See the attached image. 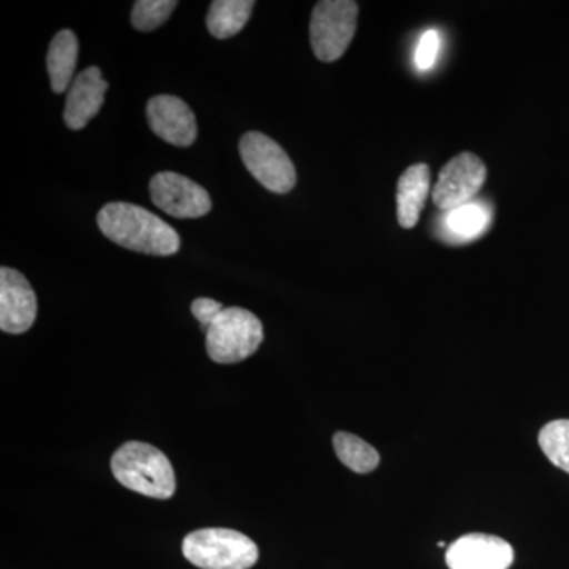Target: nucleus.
Returning a JSON list of instances; mask_svg holds the SVG:
<instances>
[{
  "mask_svg": "<svg viewBox=\"0 0 569 569\" xmlns=\"http://www.w3.org/2000/svg\"><path fill=\"white\" fill-rule=\"evenodd\" d=\"M100 231L114 244L156 257H170L181 247V238L171 224L156 213L130 203H110L97 216Z\"/></svg>",
  "mask_w": 569,
  "mask_h": 569,
  "instance_id": "1",
  "label": "nucleus"
},
{
  "mask_svg": "<svg viewBox=\"0 0 569 569\" xmlns=\"http://www.w3.org/2000/svg\"><path fill=\"white\" fill-rule=\"evenodd\" d=\"M111 471L123 488L141 496L168 500L176 492L170 459L160 449L142 441H127L111 458Z\"/></svg>",
  "mask_w": 569,
  "mask_h": 569,
  "instance_id": "2",
  "label": "nucleus"
},
{
  "mask_svg": "<svg viewBox=\"0 0 569 569\" xmlns=\"http://www.w3.org/2000/svg\"><path fill=\"white\" fill-rule=\"evenodd\" d=\"M183 557L201 569H250L260 559L252 539L231 529H201L182 541Z\"/></svg>",
  "mask_w": 569,
  "mask_h": 569,
  "instance_id": "3",
  "label": "nucleus"
},
{
  "mask_svg": "<svg viewBox=\"0 0 569 569\" xmlns=\"http://www.w3.org/2000/svg\"><path fill=\"white\" fill-rule=\"evenodd\" d=\"M263 325L250 310L227 307L206 331V351L217 365H238L263 343Z\"/></svg>",
  "mask_w": 569,
  "mask_h": 569,
  "instance_id": "4",
  "label": "nucleus"
},
{
  "mask_svg": "<svg viewBox=\"0 0 569 569\" xmlns=\"http://www.w3.org/2000/svg\"><path fill=\"white\" fill-rule=\"evenodd\" d=\"M358 3L353 0H321L310 20V43L321 62L339 61L358 28Z\"/></svg>",
  "mask_w": 569,
  "mask_h": 569,
  "instance_id": "5",
  "label": "nucleus"
},
{
  "mask_svg": "<svg viewBox=\"0 0 569 569\" xmlns=\"http://www.w3.org/2000/svg\"><path fill=\"white\" fill-rule=\"evenodd\" d=\"M239 153L247 170L264 189L283 194L296 186V170L282 146L264 133L249 132L239 141Z\"/></svg>",
  "mask_w": 569,
  "mask_h": 569,
  "instance_id": "6",
  "label": "nucleus"
},
{
  "mask_svg": "<svg viewBox=\"0 0 569 569\" xmlns=\"http://www.w3.org/2000/svg\"><path fill=\"white\" fill-rule=\"evenodd\" d=\"M486 178L488 168L478 156L459 153L441 168L432 190L433 203L447 212L470 203L485 186Z\"/></svg>",
  "mask_w": 569,
  "mask_h": 569,
  "instance_id": "7",
  "label": "nucleus"
},
{
  "mask_svg": "<svg viewBox=\"0 0 569 569\" xmlns=\"http://www.w3.org/2000/svg\"><path fill=\"white\" fill-rule=\"evenodd\" d=\"M152 203L176 219H198L211 212L208 190L186 176L163 171L149 183Z\"/></svg>",
  "mask_w": 569,
  "mask_h": 569,
  "instance_id": "8",
  "label": "nucleus"
},
{
  "mask_svg": "<svg viewBox=\"0 0 569 569\" xmlns=\"http://www.w3.org/2000/svg\"><path fill=\"white\" fill-rule=\"evenodd\" d=\"M37 318V296L17 269H0V329L7 335H24Z\"/></svg>",
  "mask_w": 569,
  "mask_h": 569,
  "instance_id": "9",
  "label": "nucleus"
},
{
  "mask_svg": "<svg viewBox=\"0 0 569 569\" xmlns=\"http://www.w3.org/2000/svg\"><path fill=\"white\" fill-rule=\"evenodd\" d=\"M512 561V546L493 535H466L456 539L447 550L449 569H509Z\"/></svg>",
  "mask_w": 569,
  "mask_h": 569,
  "instance_id": "10",
  "label": "nucleus"
},
{
  "mask_svg": "<svg viewBox=\"0 0 569 569\" xmlns=\"http://www.w3.org/2000/svg\"><path fill=\"white\" fill-rule=\"evenodd\" d=\"M149 127L160 140L189 148L197 141V118L189 104L174 96L152 97L146 108Z\"/></svg>",
  "mask_w": 569,
  "mask_h": 569,
  "instance_id": "11",
  "label": "nucleus"
},
{
  "mask_svg": "<svg viewBox=\"0 0 569 569\" xmlns=\"http://www.w3.org/2000/svg\"><path fill=\"white\" fill-rule=\"evenodd\" d=\"M108 91V82L103 80L102 70L99 67H89L82 70L67 93L63 121L70 130H81L88 126L91 119L99 114L104 102V93Z\"/></svg>",
  "mask_w": 569,
  "mask_h": 569,
  "instance_id": "12",
  "label": "nucleus"
},
{
  "mask_svg": "<svg viewBox=\"0 0 569 569\" xmlns=\"http://www.w3.org/2000/svg\"><path fill=\"white\" fill-rule=\"evenodd\" d=\"M430 193V168L426 163L411 164L397 182V220L400 227H417L427 197Z\"/></svg>",
  "mask_w": 569,
  "mask_h": 569,
  "instance_id": "13",
  "label": "nucleus"
},
{
  "mask_svg": "<svg viewBox=\"0 0 569 569\" xmlns=\"http://www.w3.org/2000/svg\"><path fill=\"white\" fill-rule=\"evenodd\" d=\"M77 36L69 29L56 33L48 50V73H50L51 88L56 93L69 91L71 78H73L74 69L78 61Z\"/></svg>",
  "mask_w": 569,
  "mask_h": 569,
  "instance_id": "14",
  "label": "nucleus"
},
{
  "mask_svg": "<svg viewBox=\"0 0 569 569\" xmlns=\"http://www.w3.org/2000/svg\"><path fill=\"white\" fill-rule=\"evenodd\" d=\"M492 211L488 206L470 201L445 213L443 230L455 242H470L489 230Z\"/></svg>",
  "mask_w": 569,
  "mask_h": 569,
  "instance_id": "15",
  "label": "nucleus"
},
{
  "mask_svg": "<svg viewBox=\"0 0 569 569\" xmlns=\"http://www.w3.org/2000/svg\"><path fill=\"white\" fill-rule=\"evenodd\" d=\"M253 7L252 0H213L206 20L209 32L220 40L234 37L244 29Z\"/></svg>",
  "mask_w": 569,
  "mask_h": 569,
  "instance_id": "16",
  "label": "nucleus"
},
{
  "mask_svg": "<svg viewBox=\"0 0 569 569\" xmlns=\"http://www.w3.org/2000/svg\"><path fill=\"white\" fill-rule=\"evenodd\" d=\"M337 458L355 473L366 475L380 466V455L372 445L348 432H337L332 438Z\"/></svg>",
  "mask_w": 569,
  "mask_h": 569,
  "instance_id": "17",
  "label": "nucleus"
},
{
  "mask_svg": "<svg viewBox=\"0 0 569 569\" xmlns=\"http://www.w3.org/2000/svg\"><path fill=\"white\" fill-rule=\"evenodd\" d=\"M538 443L553 466L569 473V419H557L542 427Z\"/></svg>",
  "mask_w": 569,
  "mask_h": 569,
  "instance_id": "18",
  "label": "nucleus"
},
{
  "mask_svg": "<svg viewBox=\"0 0 569 569\" xmlns=\"http://www.w3.org/2000/svg\"><path fill=\"white\" fill-rule=\"evenodd\" d=\"M176 7V0H137L132 11V26L138 31L151 32L171 17Z\"/></svg>",
  "mask_w": 569,
  "mask_h": 569,
  "instance_id": "19",
  "label": "nucleus"
},
{
  "mask_svg": "<svg viewBox=\"0 0 569 569\" xmlns=\"http://www.w3.org/2000/svg\"><path fill=\"white\" fill-rule=\"evenodd\" d=\"M441 50V36L438 31H427L422 33L418 41L417 51H415V66L419 71H427L436 66L438 54Z\"/></svg>",
  "mask_w": 569,
  "mask_h": 569,
  "instance_id": "20",
  "label": "nucleus"
},
{
  "mask_svg": "<svg viewBox=\"0 0 569 569\" xmlns=\"http://www.w3.org/2000/svg\"><path fill=\"white\" fill-rule=\"evenodd\" d=\"M223 309L224 307L219 301H213L211 298H198L192 302L193 317L197 318L203 331H208L209 326L222 313Z\"/></svg>",
  "mask_w": 569,
  "mask_h": 569,
  "instance_id": "21",
  "label": "nucleus"
}]
</instances>
